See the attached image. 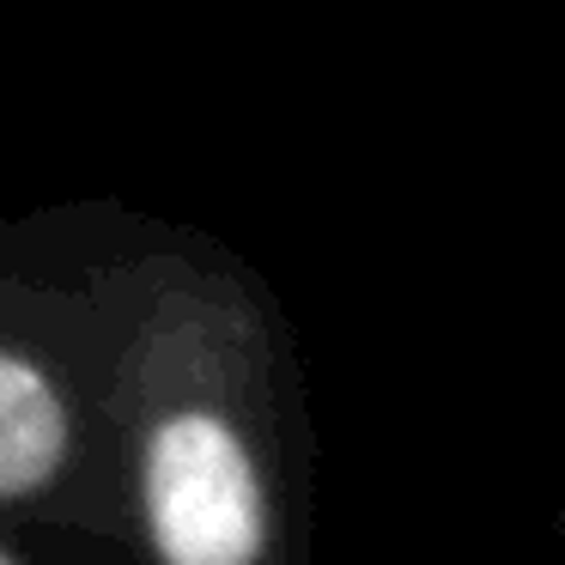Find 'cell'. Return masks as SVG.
<instances>
[{
    "instance_id": "obj_1",
    "label": "cell",
    "mask_w": 565,
    "mask_h": 565,
    "mask_svg": "<svg viewBox=\"0 0 565 565\" xmlns=\"http://www.w3.org/2000/svg\"><path fill=\"white\" fill-rule=\"evenodd\" d=\"M152 535L171 565H249L262 547V487L244 444L207 414L159 431L147 462Z\"/></svg>"
},
{
    "instance_id": "obj_2",
    "label": "cell",
    "mask_w": 565,
    "mask_h": 565,
    "mask_svg": "<svg viewBox=\"0 0 565 565\" xmlns=\"http://www.w3.org/2000/svg\"><path fill=\"white\" fill-rule=\"evenodd\" d=\"M67 450V419L55 390L31 365L0 353V499L50 480Z\"/></svg>"
},
{
    "instance_id": "obj_3",
    "label": "cell",
    "mask_w": 565,
    "mask_h": 565,
    "mask_svg": "<svg viewBox=\"0 0 565 565\" xmlns=\"http://www.w3.org/2000/svg\"><path fill=\"white\" fill-rule=\"evenodd\" d=\"M0 565H7V559H0Z\"/></svg>"
}]
</instances>
